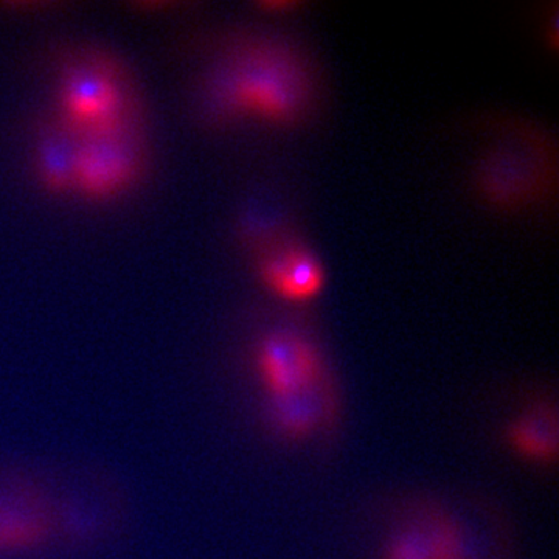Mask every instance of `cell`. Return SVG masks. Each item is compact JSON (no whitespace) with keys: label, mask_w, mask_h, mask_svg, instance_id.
I'll return each mask as SVG.
<instances>
[{"label":"cell","mask_w":559,"mask_h":559,"mask_svg":"<svg viewBox=\"0 0 559 559\" xmlns=\"http://www.w3.org/2000/svg\"><path fill=\"white\" fill-rule=\"evenodd\" d=\"M311 76L299 51L274 38H253L221 55L202 81L213 119H252L288 127L310 108Z\"/></svg>","instance_id":"1"},{"label":"cell","mask_w":559,"mask_h":559,"mask_svg":"<svg viewBox=\"0 0 559 559\" xmlns=\"http://www.w3.org/2000/svg\"><path fill=\"white\" fill-rule=\"evenodd\" d=\"M51 121L75 140L139 127L138 98L120 62L98 50L69 57L58 72Z\"/></svg>","instance_id":"2"},{"label":"cell","mask_w":559,"mask_h":559,"mask_svg":"<svg viewBox=\"0 0 559 559\" xmlns=\"http://www.w3.org/2000/svg\"><path fill=\"white\" fill-rule=\"evenodd\" d=\"M143 168L139 127L76 140L73 193L94 202L116 200L138 183Z\"/></svg>","instance_id":"3"},{"label":"cell","mask_w":559,"mask_h":559,"mask_svg":"<svg viewBox=\"0 0 559 559\" xmlns=\"http://www.w3.org/2000/svg\"><path fill=\"white\" fill-rule=\"evenodd\" d=\"M255 367L270 399L290 395L325 381L318 347L305 334L290 329L272 330L255 348Z\"/></svg>","instance_id":"4"},{"label":"cell","mask_w":559,"mask_h":559,"mask_svg":"<svg viewBox=\"0 0 559 559\" xmlns=\"http://www.w3.org/2000/svg\"><path fill=\"white\" fill-rule=\"evenodd\" d=\"M259 277L272 296L290 304H304L318 297L325 286L322 261L311 249L286 245L259 261Z\"/></svg>","instance_id":"5"},{"label":"cell","mask_w":559,"mask_h":559,"mask_svg":"<svg viewBox=\"0 0 559 559\" xmlns=\"http://www.w3.org/2000/svg\"><path fill=\"white\" fill-rule=\"evenodd\" d=\"M451 533L452 514L423 511L390 536L382 559H448Z\"/></svg>","instance_id":"6"},{"label":"cell","mask_w":559,"mask_h":559,"mask_svg":"<svg viewBox=\"0 0 559 559\" xmlns=\"http://www.w3.org/2000/svg\"><path fill=\"white\" fill-rule=\"evenodd\" d=\"M333 411L329 382L322 381L290 395L270 399V414L274 428L289 440L308 439L318 432Z\"/></svg>","instance_id":"7"},{"label":"cell","mask_w":559,"mask_h":559,"mask_svg":"<svg viewBox=\"0 0 559 559\" xmlns=\"http://www.w3.org/2000/svg\"><path fill=\"white\" fill-rule=\"evenodd\" d=\"M511 451L533 463L555 462L558 457L559 425L557 407L536 403L511 419L506 432Z\"/></svg>","instance_id":"8"},{"label":"cell","mask_w":559,"mask_h":559,"mask_svg":"<svg viewBox=\"0 0 559 559\" xmlns=\"http://www.w3.org/2000/svg\"><path fill=\"white\" fill-rule=\"evenodd\" d=\"M75 150L76 140L51 121L35 151L36 173L44 189L57 194L73 191Z\"/></svg>","instance_id":"9"}]
</instances>
